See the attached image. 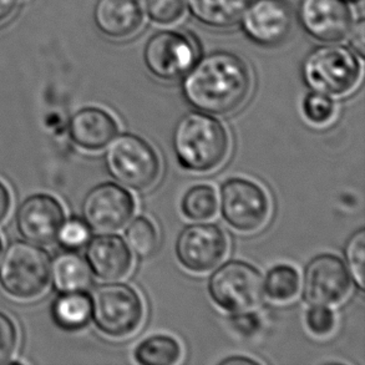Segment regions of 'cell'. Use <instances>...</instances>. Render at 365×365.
Masks as SVG:
<instances>
[{"label": "cell", "mask_w": 365, "mask_h": 365, "mask_svg": "<svg viewBox=\"0 0 365 365\" xmlns=\"http://www.w3.org/2000/svg\"><path fill=\"white\" fill-rule=\"evenodd\" d=\"M119 125L108 111L100 108H85L70 120V138L79 148L99 151L116 138Z\"/></svg>", "instance_id": "cell-18"}, {"label": "cell", "mask_w": 365, "mask_h": 365, "mask_svg": "<svg viewBox=\"0 0 365 365\" xmlns=\"http://www.w3.org/2000/svg\"><path fill=\"white\" fill-rule=\"evenodd\" d=\"M18 328L14 322L0 312V364H5L14 356L18 348Z\"/></svg>", "instance_id": "cell-31"}, {"label": "cell", "mask_w": 365, "mask_h": 365, "mask_svg": "<svg viewBox=\"0 0 365 365\" xmlns=\"http://www.w3.org/2000/svg\"><path fill=\"white\" fill-rule=\"evenodd\" d=\"M105 163L110 175L126 187L143 191L158 182L161 163L155 148L133 133H123L111 141Z\"/></svg>", "instance_id": "cell-6"}, {"label": "cell", "mask_w": 365, "mask_h": 365, "mask_svg": "<svg viewBox=\"0 0 365 365\" xmlns=\"http://www.w3.org/2000/svg\"><path fill=\"white\" fill-rule=\"evenodd\" d=\"M252 0H186L188 10L200 24L210 29H231L237 25Z\"/></svg>", "instance_id": "cell-19"}, {"label": "cell", "mask_w": 365, "mask_h": 365, "mask_svg": "<svg viewBox=\"0 0 365 365\" xmlns=\"http://www.w3.org/2000/svg\"><path fill=\"white\" fill-rule=\"evenodd\" d=\"M228 252V240L213 223H195L182 230L176 241L180 263L193 273H207L222 263Z\"/></svg>", "instance_id": "cell-10"}, {"label": "cell", "mask_w": 365, "mask_h": 365, "mask_svg": "<svg viewBox=\"0 0 365 365\" xmlns=\"http://www.w3.org/2000/svg\"><path fill=\"white\" fill-rule=\"evenodd\" d=\"M135 201L131 193L116 183H101L93 188L83 202L85 223L95 232L119 231L131 220Z\"/></svg>", "instance_id": "cell-11"}, {"label": "cell", "mask_w": 365, "mask_h": 365, "mask_svg": "<svg viewBox=\"0 0 365 365\" xmlns=\"http://www.w3.org/2000/svg\"><path fill=\"white\" fill-rule=\"evenodd\" d=\"M19 0H0V23L9 19L13 15Z\"/></svg>", "instance_id": "cell-35"}, {"label": "cell", "mask_w": 365, "mask_h": 365, "mask_svg": "<svg viewBox=\"0 0 365 365\" xmlns=\"http://www.w3.org/2000/svg\"><path fill=\"white\" fill-rule=\"evenodd\" d=\"M253 88L251 69L237 55L217 51L197 60L183 76L188 104L210 115L226 116L246 104Z\"/></svg>", "instance_id": "cell-1"}, {"label": "cell", "mask_w": 365, "mask_h": 365, "mask_svg": "<svg viewBox=\"0 0 365 365\" xmlns=\"http://www.w3.org/2000/svg\"><path fill=\"white\" fill-rule=\"evenodd\" d=\"M351 281L344 262L334 255H321L307 266L303 296L312 306H336L351 293Z\"/></svg>", "instance_id": "cell-12"}, {"label": "cell", "mask_w": 365, "mask_h": 365, "mask_svg": "<svg viewBox=\"0 0 365 365\" xmlns=\"http://www.w3.org/2000/svg\"><path fill=\"white\" fill-rule=\"evenodd\" d=\"M364 258H365V230L356 231L346 243V261L349 276H351L356 286L364 291Z\"/></svg>", "instance_id": "cell-27"}, {"label": "cell", "mask_w": 365, "mask_h": 365, "mask_svg": "<svg viewBox=\"0 0 365 365\" xmlns=\"http://www.w3.org/2000/svg\"><path fill=\"white\" fill-rule=\"evenodd\" d=\"M232 324L235 329L245 336H253L261 328V321L255 313L238 312L232 318Z\"/></svg>", "instance_id": "cell-32"}, {"label": "cell", "mask_w": 365, "mask_h": 365, "mask_svg": "<svg viewBox=\"0 0 365 365\" xmlns=\"http://www.w3.org/2000/svg\"><path fill=\"white\" fill-rule=\"evenodd\" d=\"M91 317L100 331L111 338H126L138 331L145 318L141 297L125 283H106L90 297Z\"/></svg>", "instance_id": "cell-5"}, {"label": "cell", "mask_w": 365, "mask_h": 365, "mask_svg": "<svg viewBox=\"0 0 365 365\" xmlns=\"http://www.w3.org/2000/svg\"><path fill=\"white\" fill-rule=\"evenodd\" d=\"M53 317L65 331H79L91 318V301L83 292L63 293L53 304Z\"/></svg>", "instance_id": "cell-21"}, {"label": "cell", "mask_w": 365, "mask_h": 365, "mask_svg": "<svg viewBox=\"0 0 365 365\" xmlns=\"http://www.w3.org/2000/svg\"><path fill=\"white\" fill-rule=\"evenodd\" d=\"M221 211L226 222L240 232H256L266 225L271 202L266 191L247 178H230L221 187Z\"/></svg>", "instance_id": "cell-9"}, {"label": "cell", "mask_w": 365, "mask_h": 365, "mask_svg": "<svg viewBox=\"0 0 365 365\" xmlns=\"http://www.w3.org/2000/svg\"><path fill=\"white\" fill-rule=\"evenodd\" d=\"M298 18L307 34L329 44L346 39L353 26L346 0H301Z\"/></svg>", "instance_id": "cell-14"}, {"label": "cell", "mask_w": 365, "mask_h": 365, "mask_svg": "<svg viewBox=\"0 0 365 365\" xmlns=\"http://www.w3.org/2000/svg\"><path fill=\"white\" fill-rule=\"evenodd\" d=\"M336 106L328 95L312 91L303 100V114L306 119L317 126H324L334 119Z\"/></svg>", "instance_id": "cell-26"}, {"label": "cell", "mask_w": 365, "mask_h": 365, "mask_svg": "<svg viewBox=\"0 0 365 365\" xmlns=\"http://www.w3.org/2000/svg\"><path fill=\"white\" fill-rule=\"evenodd\" d=\"M51 277L49 253L35 243H10L0 261V286L18 299H33L44 293Z\"/></svg>", "instance_id": "cell-4"}, {"label": "cell", "mask_w": 365, "mask_h": 365, "mask_svg": "<svg viewBox=\"0 0 365 365\" xmlns=\"http://www.w3.org/2000/svg\"><path fill=\"white\" fill-rule=\"evenodd\" d=\"M307 327L313 336H331L336 327L334 312L328 306H313L307 313Z\"/></svg>", "instance_id": "cell-29"}, {"label": "cell", "mask_w": 365, "mask_h": 365, "mask_svg": "<svg viewBox=\"0 0 365 365\" xmlns=\"http://www.w3.org/2000/svg\"><path fill=\"white\" fill-rule=\"evenodd\" d=\"M128 248L140 258L153 256L158 246V230L148 218L140 216L133 220L126 228Z\"/></svg>", "instance_id": "cell-25"}, {"label": "cell", "mask_w": 365, "mask_h": 365, "mask_svg": "<svg viewBox=\"0 0 365 365\" xmlns=\"http://www.w3.org/2000/svg\"><path fill=\"white\" fill-rule=\"evenodd\" d=\"M64 220L63 205L50 195L38 193L20 205L16 227L26 241L45 246L58 238Z\"/></svg>", "instance_id": "cell-15"}, {"label": "cell", "mask_w": 365, "mask_h": 365, "mask_svg": "<svg viewBox=\"0 0 365 365\" xmlns=\"http://www.w3.org/2000/svg\"><path fill=\"white\" fill-rule=\"evenodd\" d=\"M301 288V277L294 267L279 264L267 273L264 293L272 301L278 303L291 302L298 296Z\"/></svg>", "instance_id": "cell-23"}, {"label": "cell", "mask_w": 365, "mask_h": 365, "mask_svg": "<svg viewBox=\"0 0 365 365\" xmlns=\"http://www.w3.org/2000/svg\"><path fill=\"white\" fill-rule=\"evenodd\" d=\"M146 11L153 23L171 25L182 18L186 10V0H146Z\"/></svg>", "instance_id": "cell-28"}, {"label": "cell", "mask_w": 365, "mask_h": 365, "mask_svg": "<svg viewBox=\"0 0 365 365\" xmlns=\"http://www.w3.org/2000/svg\"><path fill=\"white\" fill-rule=\"evenodd\" d=\"M221 364L225 365H237V364H258V361L252 359V358H247V356H231L222 361Z\"/></svg>", "instance_id": "cell-36"}, {"label": "cell", "mask_w": 365, "mask_h": 365, "mask_svg": "<svg viewBox=\"0 0 365 365\" xmlns=\"http://www.w3.org/2000/svg\"><path fill=\"white\" fill-rule=\"evenodd\" d=\"M198 54L197 41L190 33L165 30L148 39L143 50V61L156 79L173 83L192 69Z\"/></svg>", "instance_id": "cell-8"}, {"label": "cell", "mask_w": 365, "mask_h": 365, "mask_svg": "<svg viewBox=\"0 0 365 365\" xmlns=\"http://www.w3.org/2000/svg\"><path fill=\"white\" fill-rule=\"evenodd\" d=\"M302 74L313 91L343 98L356 91L363 68L358 56L346 46L323 45L307 56Z\"/></svg>", "instance_id": "cell-3"}, {"label": "cell", "mask_w": 365, "mask_h": 365, "mask_svg": "<svg viewBox=\"0 0 365 365\" xmlns=\"http://www.w3.org/2000/svg\"><path fill=\"white\" fill-rule=\"evenodd\" d=\"M247 38L273 48L286 41L293 26V13L284 0H252L242 19Z\"/></svg>", "instance_id": "cell-13"}, {"label": "cell", "mask_w": 365, "mask_h": 365, "mask_svg": "<svg viewBox=\"0 0 365 365\" xmlns=\"http://www.w3.org/2000/svg\"><path fill=\"white\" fill-rule=\"evenodd\" d=\"M86 262L100 279L118 281L131 271L133 255L120 236L103 233L88 245Z\"/></svg>", "instance_id": "cell-17"}, {"label": "cell", "mask_w": 365, "mask_h": 365, "mask_svg": "<svg viewBox=\"0 0 365 365\" xmlns=\"http://www.w3.org/2000/svg\"><path fill=\"white\" fill-rule=\"evenodd\" d=\"M181 210L186 217L195 221H206L215 217L218 210L216 190L210 185H196L185 193Z\"/></svg>", "instance_id": "cell-24"}, {"label": "cell", "mask_w": 365, "mask_h": 365, "mask_svg": "<svg viewBox=\"0 0 365 365\" xmlns=\"http://www.w3.org/2000/svg\"><path fill=\"white\" fill-rule=\"evenodd\" d=\"M173 145L181 168L210 173L227 158L230 136L223 123L210 114L190 113L176 125Z\"/></svg>", "instance_id": "cell-2"}, {"label": "cell", "mask_w": 365, "mask_h": 365, "mask_svg": "<svg viewBox=\"0 0 365 365\" xmlns=\"http://www.w3.org/2000/svg\"><path fill=\"white\" fill-rule=\"evenodd\" d=\"M11 207V196L9 190L0 181V222L4 221Z\"/></svg>", "instance_id": "cell-34"}, {"label": "cell", "mask_w": 365, "mask_h": 365, "mask_svg": "<svg viewBox=\"0 0 365 365\" xmlns=\"http://www.w3.org/2000/svg\"><path fill=\"white\" fill-rule=\"evenodd\" d=\"M1 251H3V242H1V238H0V257H1Z\"/></svg>", "instance_id": "cell-37"}, {"label": "cell", "mask_w": 365, "mask_h": 365, "mask_svg": "<svg viewBox=\"0 0 365 365\" xmlns=\"http://www.w3.org/2000/svg\"><path fill=\"white\" fill-rule=\"evenodd\" d=\"M51 277L55 288L61 293H85L93 286V272L88 262L70 250L55 257Z\"/></svg>", "instance_id": "cell-20"}, {"label": "cell", "mask_w": 365, "mask_h": 365, "mask_svg": "<svg viewBox=\"0 0 365 365\" xmlns=\"http://www.w3.org/2000/svg\"><path fill=\"white\" fill-rule=\"evenodd\" d=\"M212 301L225 311L245 312L261 303L264 282L259 271L243 261H230L220 267L208 281Z\"/></svg>", "instance_id": "cell-7"}, {"label": "cell", "mask_w": 365, "mask_h": 365, "mask_svg": "<svg viewBox=\"0 0 365 365\" xmlns=\"http://www.w3.org/2000/svg\"><path fill=\"white\" fill-rule=\"evenodd\" d=\"M135 361L143 365H173L182 356V348L170 336H148L133 351Z\"/></svg>", "instance_id": "cell-22"}, {"label": "cell", "mask_w": 365, "mask_h": 365, "mask_svg": "<svg viewBox=\"0 0 365 365\" xmlns=\"http://www.w3.org/2000/svg\"><path fill=\"white\" fill-rule=\"evenodd\" d=\"M351 35V44L356 53L363 56L364 55V23L363 20H359L356 24L351 26L349 34Z\"/></svg>", "instance_id": "cell-33"}, {"label": "cell", "mask_w": 365, "mask_h": 365, "mask_svg": "<svg viewBox=\"0 0 365 365\" xmlns=\"http://www.w3.org/2000/svg\"><path fill=\"white\" fill-rule=\"evenodd\" d=\"M94 20L100 33L110 39H131L145 24V5L143 0H98Z\"/></svg>", "instance_id": "cell-16"}, {"label": "cell", "mask_w": 365, "mask_h": 365, "mask_svg": "<svg viewBox=\"0 0 365 365\" xmlns=\"http://www.w3.org/2000/svg\"><path fill=\"white\" fill-rule=\"evenodd\" d=\"M58 240L66 250L74 251L84 247L90 240V228L81 220L73 218L63 223Z\"/></svg>", "instance_id": "cell-30"}]
</instances>
